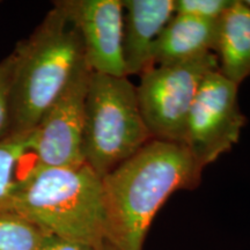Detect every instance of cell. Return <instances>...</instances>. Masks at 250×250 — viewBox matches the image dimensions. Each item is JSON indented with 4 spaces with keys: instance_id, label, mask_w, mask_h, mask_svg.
I'll list each match as a JSON object with an SVG mask.
<instances>
[{
    "instance_id": "cell-1",
    "label": "cell",
    "mask_w": 250,
    "mask_h": 250,
    "mask_svg": "<svg viewBox=\"0 0 250 250\" xmlns=\"http://www.w3.org/2000/svg\"><path fill=\"white\" fill-rule=\"evenodd\" d=\"M202 171L186 146L152 139L103 176L104 250H143L156 212L175 191L198 186Z\"/></svg>"
},
{
    "instance_id": "cell-2",
    "label": "cell",
    "mask_w": 250,
    "mask_h": 250,
    "mask_svg": "<svg viewBox=\"0 0 250 250\" xmlns=\"http://www.w3.org/2000/svg\"><path fill=\"white\" fill-rule=\"evenodd\" d=\"M12 213L50 235L104 250L107 223L102 179L86 164L34 166L19 181Z\"/></svg>"
},
{
    "instance_id": "cell-3",
    "label": "cell",
    "mask_w": 250,
    "mask_h": 250,
    "mask_svg": "<svg viewBox=\"0 0 250 250\" xmlns=\"http://www.w3.org/2000/svg\"><path fill=\"white\" fill-rule=\"evenodd\" d=\"M11 134L35 129L42 115L83 62L81 39L54 4L35 30L12 52Z\"/></svg>"
},
{
    "instance_id": "cell-4",
    "label": "cell",
    "mask_w": 250,
    "mask_h": 250,
    "mask_svg": "<svg viewBox=\"0 0 250 250\" xmlns=\"http://www.w3.org/2000/svg\"><path fill=\"white\" fill-rule=\"evenodd\" d=\"M149 140L137 87L127 77L92 72L85 105L83 162L102 179Z\"/></svg>"
},
{
    "instance_id": "cell-5",
    "label": "cell",
    "mask_w": 250,
    "mask_h": 250,
    "mask_svg": "<svg viewBox=\"0 0 250 250\" xmlns=\"http://www.w3.org/2000/svg\"><path fill=\"white\" fill-rule=\"evenodd\" d=\"M219 70L213 52L144 72L137 87L140 111L152 139L183 145L187 122L203 80Z\"/></svg>"
},
{
    "instance_id": "cell-6",
    "label": "cell",
    "mask_w": 250,
    "mask_h": 250,
    "mask_svg": "<svg viewBox=\"0 0 250 250\" xmlns=\"http://www.w3.org/2000/svg\"><path fill=\"white\" fill-rule=\"evenodd\" d=\"M239 86L219 70L203 80L187 122L183 146L199 169L214 162L239 142L246 117L237 102Z\"/></svg>"
},
{
    "instance_id": "cell-7",
    "label": "cell",
    "mask_w": 250,
    "mask_h": 250,
    "mask_svg": "<svg viewBox=\"0 0 250 250\" xmlns=\"http://www.w3.org/2000/svg\"><path fill=\"white\" fill-rule=\"evenodd\" d=\"M90 74L83 61L33 130L30 153L36 156V166L72 167L85 164L83 134Z\"/></svg>"
},
{
    "instance_id": "cell-8",
    "label": "cell",
    "mask_w": 250,
    "mask_h": 250,
    "mask_svg": "<svg viewBox=\"0 0 250 250\" xmlns=\"http://www.w3.org/2000/svg\"><path fill=\"white\" fill-rule=\"evenodd\" d=\"M81 39L83 59L94 73L126 77L123 59L122 0H58Z\"/></svg>"
},
{
    "instance_id": "cell-9",
    "label": "cell",
    "mask_w": 250,
    "mask_h": 250,
    "mask_svg": "<svg viewBox=\"0 0 250 250\" xmlns=\"http://www.w3.org/2000/svg\"><path fill=\"white\" fill-rule=\"evenodd\" d=\"M125 73L143 74L154 66V50L174 17V0H122Z\"/></svg>"
},
{
    "instance_id": "cell-10",
    "label": "cell",
    "mask_w": 250,
    "mask_h": 250,
    "mask_svg": "<svg viewBox=\"0 0 250 250\" xmlns=\"http://www.w3.org/2000/svg\"><path fill=\"white\" fill-rule=\"evenodd\" d=\"M218 21L174 14L154 50V66L192 61L214 51Z\"/></svg>"
},
{
    "instance_id": "cell-11",
    "label": "cell",
    "mask_w": 250,
    "mask_h": 250,
    "mask_svg": "<svg viewBox=\"0 0 250 250\" xmlns=\"http://www.w3.org/2000/svg\"><path fill=\"white\" fill-rule=\"evenodd\" d=\"M214 51L228 80L239 86L250 76V7L243 0H233L218 20Z\"/></svg>"
},
{
    "instance_id": "cell-12",
    "label": "cell",
    "mask_w": 250,
    "mask_h": 250,
    "mask_svg": "<svg viewBox=\"0 0 250 250\" xmlns=\"http://www.w3.org/2000/svg\"><path fill=\"white\" fill-rule=\"evenodd\" d=\"M33 130L26 133H12L0 142V215L12 213L15 190L20 179L17 168L26 154L31 152Z\"/></svg>"
},
{
    "instance_id": "cell-13",
    "label": "cell",
    "mask_w": 250,
    "mask_h": 250,
    "mask_svg": "<svg viewBox=\"0 0 250 250\" xmlns=\"http://www.w3.org/2000/svg\"><path fill=\"white\" fill-rule=\"evenodd\" d=\"M46 234L20 215H0V250H40Z\"/></svg>"
},
{
    "instance_id": "cell-14",
    "label": "cell",
    "mask_w": 250,
    "mask_h": 250,
    "mask_svg": "<svg viewBox=\"0 0 250 250\" xmlns=\"http://www.w3.org/2000/svg\"><path fill=\"white\" fill-rule=\"evenodd\" d=\"M233 0H174L175 14L218 21Z\"/></svg>"
},
{
    "instance_id": "cell-15",
    "label": "cell",
    "mask_w": 250,
    "mask_h": 250,
    "mask_svg": "<svg viewBox=\"0 0 250 250\" xmlns=\"http://www.w3.org/2000/svg\"><path fill=\"white\" fill-rule=\"evenodd\" d=\"M13 56L0 61V142L11 136V83Z\"/></svg>"
},
{
    "instance_id": "cell-16",
    "label": "cell",
    "mask_w": 250,
    "mask_h": 250,
    "mask_svg": "<svg viewBox=\"0 0 250 250\" xmlns=\"http://www.w3.org/2000/svg\"><path fill=\"white\" fill-rule=\"evenodd\" d=\"M40 250H96V249L85 245H80V243L66 241V240L59 239L57 236L46 234Z\"/></svg>"
},
{
    "instance_id": "cell-17",
    "label": "cell",
    "mask_w": 250,
    "mask_h": 250,
    "mask_svg": "<svg viewBox=\"0 0 250 250\" xmlns=\"http://www.w3.org/2000/svg\"><path fill=\"white\" fill-rule=\"evenodd\" d=\"M246 4H247V5H248V6H249V7H250V0H247V1H246Z\"/></svg>"
}]
</instances>
